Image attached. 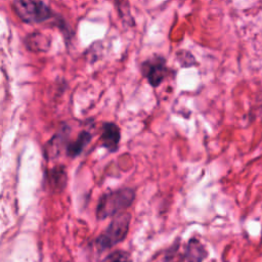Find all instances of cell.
Segmentation results:
<instances>
[{
    "mask_svg": "<svg viewBox=\"0 0 262 262\" xmlns=\"http://www.w3.org/2000/svg\"><path fill=\"white\" fill-rule=\"evenodd\" d=\"M140 69L142 76L154 88L160 86L169 74V69L166 66V59L161 55H155L142 61Z\"/></svg>",
    "mask_w": 262,
    "mask_h": 262,
    "instance_id": "4",
    "label": "cell"
},
{
    "mask_svg": "<svg viewBox=\"0 0 262 262\" xmlns=\"http://www.w3.org/2000/svg\"><path fill=\"white\" fill-rule=\"evenodd\" d=\"M64 171L60 168H57V169H54L52 172H51V179H53V185L55 186H59L61 185V187L64 185Z\"/></svg>",
    "mask_w": 262,
    "mask_h": 262,
    "instance_id": "11",
    "label": "cell"
},
{
    "mask_svg": "<svg viewBox=\"0 0 262 262\" xmlns=\"http://www.w3.org/2000/svg\"><path fill=\"white\" fill-rule=\"evenodd\" d=\"M180 53L182 54V56L180 54H178V60L182 64V67H191L192 64L195 63L194 57L190 53L188 54V56H184L183 51H180Z\"/></svg>",
    "mask_w": 262,
    "mask_h": 262,
    "instance_id": "12",
    "label": "cell"
},
{
    "mask_svg": "<svg viewBox=\"0 0 262 262\" xmlns=\"http://www.w3.org/2000/svg\"><path fill=\"white\" fill-rule=\"evenodd\" d=\"M114 3L122 21L129 27H133L135 21L131 14V6L129 0H114Z\"/></svg>",
    "mask_w": 262,
    "mask_h": 262,
    "instance_id": "8",
    "label": "cell"
},
{
    "mask_svg": "<svg viewBox=\"0 0 262 262\" xmlns=\"http://www.w3.org/2000/svg\"><path fill=\"white\" fill-rule=\"evenodd\" d=\"M91 140V134L87 131H83L79 134L77 139L71 143L68 147V154L71 157H76L82 152L84 147L89 143Z\"/></svg>",
    "mask_w": 262,
    "mask_h": 262,
    "instance_id": "9",
    "label": "cell"
},
{
    "mask_svg": "<svg viewBox=\"0 0 262 262\" xmlns=\"http://www.w3.org/2000/svg\"><path fill=\"white\" fill-rule=\"evenodd\" d=\"M121 140V131L117 124L113 122H106L102 125L101 132V141L102 146L105 147L108 151H116L119 147Z\"/></svg>",
    "mask_w": 262,
    "mask_h": 262,
    "instance_id": "5",
    "label": "cell"
},
{
    "mask_svg": "<svg viewBox=\"0 0 262 262\" xmlns=\"http://www.w3.org/2000/svg\"><path fill=\"white\" fill-rule=\"evenodd\" d=\"M13 7L17 16L28 24L42 23L51 16L49 6L41 0H14Z\"/></svg>",
    "mask_w": 262,
    "mask_h": 262,
    "instance_id": "3",
    "label": "cell"
},
{
    "mask_svg": "<svg viewBox=\"0 0 262 262\" xmlns=\"http://www.w3.org/2000/svg\"><path fill=\"white\" fill-rule=\"evenodd\" d=\"M135 200V191L130 187L119 188L101 195L96 207V217L105 219L114 217L132 206Z\"/></svg>",
    "mask_w": 262,
    "mask_h": 262,
    "instance_id": "1",
    "label": "cell"
},
{
    "mask_svg": "<svg viewBox=\"0 0 262 262\" xmlns=\"http://www.w3.org/2000/svg\"><path fill=\"white\" fill-rule=\"evenodd\" d=\"M208 256L204 245L198 238H190L184 250V262H203Z\"/></svg>",
    "mask_w": 262,
    "mask_h": 262,
    "instance_id": "6",
    "label": "cell"
},
{
    "mask_svg": "<svg viewBox=\"0 0 262 262\" xmlns=\"http://www.w3.org/2000/svg\"><path fill=\"white\" fill-rule=\"evenodd\" d=\"M131 223V215L122 212L114 216L106 229L96 238L95 245L99 251L111 249L124 241L129 232Z\"/></svg>",
    "mask_w": 262,
    "mask_h": 262,
    "instance_id": "2",
    "label": "cell"
},
{
    "mask_svg": "<svg viewBox=\"0 0 262 262\" xmlns=\"http://www.w3.org/2000/svg\"><path fill=\"white\" fill-rule=\"evenodd\" d=\"M26 45L33 51H46L49 47V40L41 33H33L27 37Z\"/></svg>",
    "mask_w": 262,
    "mask_h": 262,
    "instance_id": "7",
    "label": "cell"
},
{
    "mask_svg": "<svg viewBox=\"0 0 262 262\" xmlns=\"http://www.w3.org/2000/svg\"><path fill=\"white\" fill-rule=\"evenodd\" d=\"M107 262H133L131 255L123 250L114 251L106 257Z\"/></svg>",
    "mask_w": 262,
    "mask_h": 262,
    "instance_id": "10",
    "label": "cell"
}]
</instances>
